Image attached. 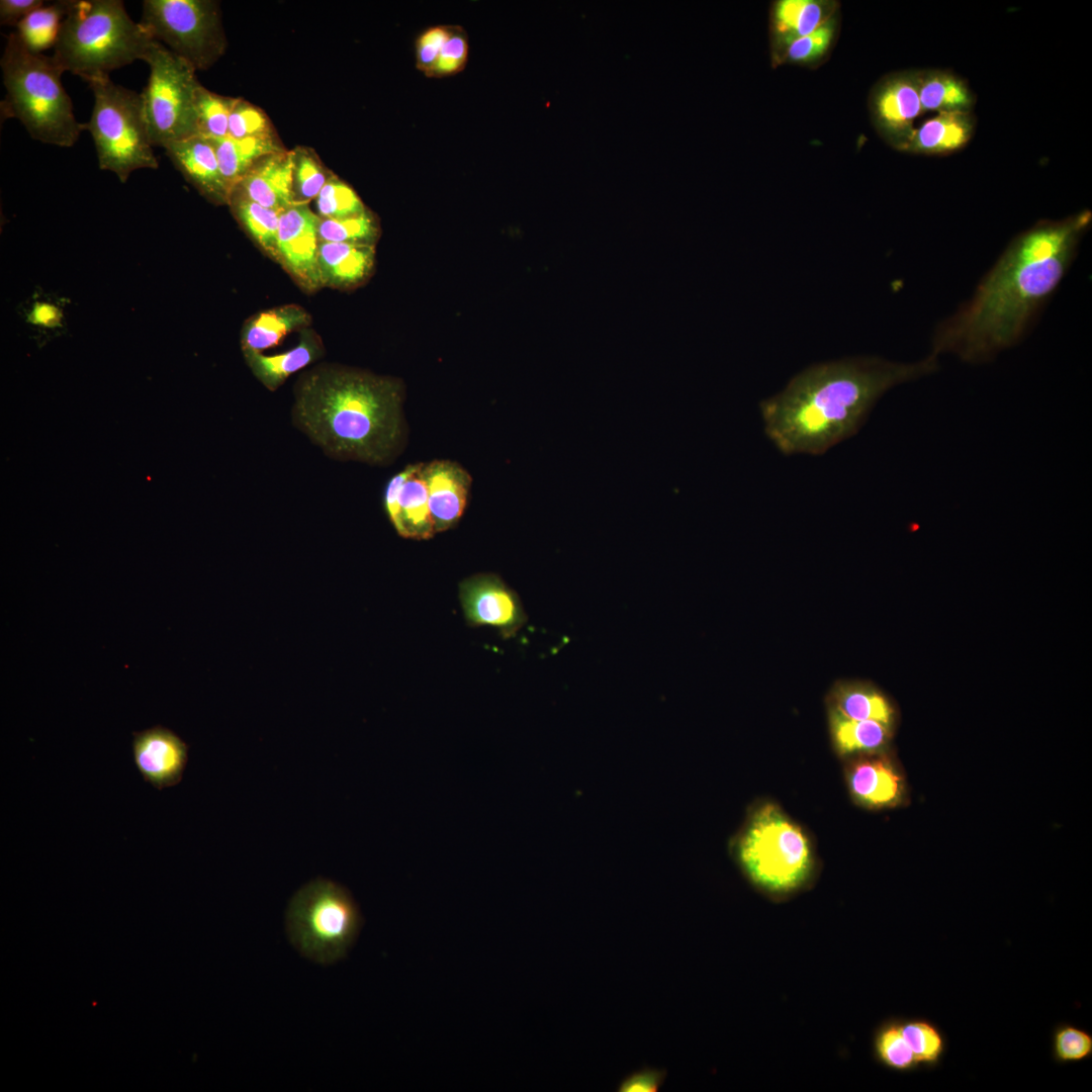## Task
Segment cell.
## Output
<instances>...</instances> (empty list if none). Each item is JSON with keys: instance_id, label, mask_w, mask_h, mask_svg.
Masks as SVG:
<instances>
[{"instance_id": "obj_1", "label": "cell", "mask_w": 1092, "mask_h": 1092, "mask_svg": "<svg viewBox=\"0 0 1092 1092\" xmlns=\"http://www.w3.org/2000/svg\"><path fill=\"white\" fill-rule=\"evenodd\" d=\"M1091 218L1083 210L1017 235L973 296L936 326L930 353L984 364L1017 345L1070 269Z\"/></svg>"}, {"instance_id": "obj_2", "label": "cell", "mask_w": 1092, "mask_h": 1092, "mask_svg": "<svg viewBox=\"0 0 1092 1092\" xmlns=\"http://www.w3.org/2000/svg\"><path fill=\"white\" fill-rule=\"evenodd\" d=\"M938 369L931 353L910 363L856 356L812 364L760 401L764 434L786 456L822 455L856 435L888 390Z\"/></svg>"}, {"instance_id": "obj_3", "label": "cell", "mask_w": 1092, "mask_h": 1092, "mask_svg": "<svg viewBox=\"0 0 1092 1092\" xmlns=\"http://www.w3.org/2000/svg\"><path fill=\"white\" fill-rule=\"evenodd\" d=\"M402 402L403 386L395 378L323 364L295 384L292 418L334 458L386 464L403 446Z\"/></svg>"}, {"instance_id": "obj_4", "label": "cell", "mask_w": 1092, "mask_h": 1092, "mask_svg": "<svg viewBox=\"0 0 1092 1092\" xmlns=\"http://www.w3.org/2000/svg\"><path fill=\"white\" fill-rule=\"evenodd\" d=\"M157 43L121 0H74L53 58L63 72L90 82L136 60L146 62Z\"/></svg>"}, {"instance_id": "obj_5", "label": "cell", "mask_w": 1092, "mask_h": 1092, "mask_svg": "<svg viewBox=\"0 0 1092 1092\" xmlns=\"http://www.w3.org/2000/svg\"><path fill=\"white\" fill-rule=\"evenodd\" d=\"M6 98L1 111L17 118L35 141L70 148L84 130L53 56L29 50L16 32L7 36L0 61Z\"/></svg>"}, {"instance_id": "obj_6", "label": "cell", "mask_w": 1092, "mask_h": 1092, "mask_svg": "<svg viewBox=\"0 0 1092 1092\" xmlns=\"http://www.w3.org/2000/svg\"><path fill=\"white\" fill-rule=\"evenodd\" d=\"M746 876L762 889L787 893L801 886L812 868L810 843L802 829L776 805L756 809L734 848Z\"/></svg>"}, {"instance_id": "obj_7", "label": "cell", "mask_w": 1092, "mask_h": 1092, "mask_svg": "<svg viewBox=\"0 0 1092 1092\" xmlns=\"http://www.w3.org/2000/svg\"><path fill=\"white\" fill-rule=\"evenodd\" d=\"M88 83L94 104L84 129L94 141L99 168L114 173L121 183L133 171L158 169L141 93L113 83L109 77Z\"/></svg>"}, {"instance_id": "obj_8", "label": "cell", "mask_w": 1092, "mask_h": 1092, "mask_svg": "<svg viewBox=\"0 0 1092 1092\" xmlns=\"http://www.w3.org/2000/svg\"><path fill=\"white\" fill-rule=\"evenodd\" d=\"M285 924L291 944L302 957L331 965L346 957L359 934L362 917L347 889L315 879L291 898Z\"/></svg>"}, {"instance_id": "obj_9", "label": "cell", "mask_w": 1092, "mask_h": 1092, "mask_svg": "<svg viewBox=\"0 0 1092 1092\" xmlns=\"http://www.w3.org/2000/svg\"><path fill=\"white\" fill-rule=\"evenodd\" d=\"M146 63L150 75L141 96L153 147L165 148L197 134L195 95L200 83L196 70L160 42Z\"/></svg>"}, {"instance_id": "obj_10", "label": "cell", "mask_w": 1092, "mask_h": 1092, "mask_svg": "<svg viewBox=\"0 0 1092 1092\" xmlns=\"http://www.w3.org/2000/svg\"><path fill=\"white\" fill-rule=\"evenodd\" d=\"M139 21L153 39L195 70L208 69L223 54L218 4L209 0H145Z\"/></svg>"}, {"instance_id": "obj_11", "label": "cell", "mask_w": 1092, "mask_h": 1092, "mask_svg": "<svg viewBox=\"0 0 1092 1092\" xmlns=\"http://www.w3.org/2000/svg\"><path fill=\"white\" fill-rule=\"evenodd\" d=\"M872 122L880 136L902 151L923 114L919 99L917 70L891 73L872 89L869 97Z\"/></svg>"}, {"instance_id": "obj_12", "label": "cell", "mask_w": 1092, "mask_h": 1092, "mask_svg": "<svg viewBox=\"0 0 1092 1092\" xmlns=\"http://www.w3.org/2000/svg\"><path fill=\"white\" fill-rule=\"evenodd\" d=\"M321 217L308 203H295L282 210L279 218L278 260L304 289L322 285L318 268V226Z\"/></svg>"}, {"instance_id": "obj_13", "label": "cell", "mask_w": 1092, "mask_h": 1092, "mask_svg": "<svg viewBox=\"0 0 1092 1092\" xmlns=\"http://www.w3.org/2000/svg\"><path fill=\"white\" fill-rule=\"evenodd\" d=\"M459 598L469 625L497 628L504 637L514 636L527 617L518 595L492 573L469 576L459 584Z\"/></svg>"}, {"instance_id": "obj_14", "label": "cell", "mask_w": 1092, "mask_h": 1092, "mask_svg": "<svg viewBox=\"0 0 1092 1092\" xmlns=\"http://www.w3.org/2000/svg\"><path fill=\"white\" fill-rule=\"evenodd\" d=\"M422 466L407 465L389 479L384 490L389 521L398 535L414 540H427L436 534Z\"/></svg>"}, {"instance_id": "obj_15", "label": "cell", "mask_w": 1092, "mask_h": 1092, "mask_svg": "<svg viewBox=\"0 0 1092 1092\" xmlns=\"http://www.w3.org/2000/svg\"><path fill=\"white\" fill-rule=\"evenodd\" d=\"M187 744L161 725L132 732V756L143 780L157 790L180 783L188 758Z\"/></svg>"}, {"instance_id": "obj_16", "label": "cell", "mask_w": 1092, "mask_h": 1092, "mask_svg": "<svg viewBox=\"0 0 1092 1092\" xmlns=\"http://www.w3.org/2000/svg\"><path fill=\"white\" fill-rule=\"evenodd\" d=\"M422 473L436 534L455 527L467 506L470 474L457 462L446 459L423 463Z\"/></svg>"}, {"instance_id": "obj_17", "label": "cell", "mask_w": 1092, "mask_h": 1092, "mask_svg": "<svg viewBox=\"0 0 1092 1092\" xmlns=\"http://www.w3.org/2000/svg\"><path fill=\"white\" fill-rule=\"evenodd\" d=\"M164 149L174 166L205 198L216 204L230 202L232 190L222 177L208 138L195 134Z\"/></svg>"}, {"instance_id": "obj_18", "label": "cell", "mask_w": 1092, "mask_h": 1092, "mask_svg": "<svg viewBox=\"0 0 1092 1092\" xmlns=\"http://www.w3.org/2000/svg\"><path fill=\"white\" fill-rule=\"evenodd\" d=\"M262 206L284 210L293 196V154L281 151L261 159L233 190Z\"/></svg>"}, {"instance_id": "obj_19", "label": "cell", "mask_w": 1092, "mask_h": 1092, "mask_svg": "<svg viewBox=\"0 0 1092 1092\" xmlns=\"http://www.w3.org/2000/svg\"><path fill=\"white\" fill-rule=\"evenodd\" d=\"M838 4L829 0H777L770 10L772 55L776 58L789 43L813 32L836 14Z\"/></svg>"}, {"instance_id": "obj_20", "label": "cell", "mask_w": 1092, "mask_h": 1092, "mask_svg": "<svg viewBox=\"0 0 1092 1092\" xmlns=\"http://www.w3.org/2000/svg\"><path fill=\"white\" fill-rule=\"evenodd\" d=\"M976 119L972 112H940L915 127L902 152L947 155L972 139Z\"/></svg>"}, {"instance_id": "obj_21", "label": "cell", "mask_w": 1092, "mask_h": 1092, "mask_svg": "<svg viewBox=\"0 0 1092 1092\" xmlns=\"http://www.w3.org/2000/svg\"><path fill=\"white\" fill-rule=\"evenodd\" d=\"M373 245L320 242L318 268L323 286L348 288L365 280L374 265Z\"/></svg>"}, {"instance_id": "obj_22", "label": "cell", "mask_w": 1092, "mask_h": 1092, "mask_svg": "<svg viewBox=\"0 0 1092 1092\" xmlns=\"http://www.w3.org/2000/svg\"><path fill=\"white\" fill-rule=\"evenodd\" d=\"M323 347L312 331L303 330L293 349L272 356L245 351L246 362L256 378L269 390L277 389L288 376L322 356Z\"/></svg>"}, {"instance_id": "obj_23", "label": "cell", "mask_w": 1092, "mask_h": 1092, "mask_svg": "<svg viewBox=\"0 0 1092 1092\" xmlns=\"http://www.w3.org/2000/svg\"><path fill=\"white\" fill-rule=\"evenodd\" d=\"M918 93L923 111L972 112L976 96L968 83L950 71L917 70Z\"/></svg>"}, {"instance_id": "obj_24", "label": "cell", "mask_w": 1092, "mask_h": 1092, "mask_svg": "<svg viewBox=\"0 0 1092 1092\" xmlns=\"http://www.w3.org/2000/svg\"><path fill=\"white\" fill-rule=\"evenodd\" d=\"M309 314L296 304H286L262 311L251 318L241 335L243 352H260L276 346L283 337L296 329H304Z\"/></svg>"}, {"instance_id": "obj_25", "label": "cell", "mask_w": 1092, "mask_h": 1092, "mask_svg": "<svg viewBox=\"0 0 1092 1092\" xmlns=\"http://www.w3.org/2000/svg\"><path fill=\"white\" fill-rule=\"evenodd\" d=\"M209 140L215 150L222 177L232 193L261 159L284 151L275 136L236 140L228 135Z\"/></svg>"}, {"instance_id": "obj_26", "label": "cell", "mask_w": 1092, "mask_h": 1092, "mask_svg": "<svg viewBox=\"0 0 1092 1092\" xmlns=\"http://www.w3.org/2000/svg\"><path fill=\"white\" fill-rule=\"evenodd\" d=\"M849 786L853 796L871 806L895 803L901 794V779L884 760H864L852 766Z\"/></svg>"}, {"instance_id": "obj_27", "label": "cell", "mask_w": 1092, "mask_h": 1092, "mask_svg": "<svg viewBox=\"0 0 1092 1092\" xmlns=\"http://www.w3.org/2000/svg\"><path fill=\"white\" fill-rule=\"evenodd\" d=\"M831 708L853 720H873L890 726L894 711L876 690L856 682H839L831 693Z\"/></svg>"}, {"instance_id": "obj_28", "label": "cell", "mask_w": 1092, "mask_h": 1092, "mask_svg": "<svg viewBox=\"0 0 1092 1092\" xmlns=\"http://www.w3.org/2000/svg\"><path fill=\"white\" fill-rule=\"evenodd\" d=\"M829 727L835 747L841 754L875 751L889 738L890 726L873 720H853L831 707Z\"/></svg>"}, {"instance_id": "obj_29", "label": "cell", "mask_w": 1092, "mask_h": 1092, "mask_svg": "<svg viewBox=\"0 0 1092 1092\" xmlns=\"http://www.w3.org/2000/svg\"><path fill=\"white\" fill-rule=\"evenodd\" d=\"M229 203L239 222L254 241L269 256L278 260V228L282 210L262 206L238 193H232Z\"/></svg>"}, {"instance_id": "obj_30", "label": "cell", "mask_w": 1092, "mask_h": 1092, "mask_svg": "<svg viewBox=\"0 0 1092 1092\" xmlns=\"http://www.w3.org/2000/svg\"><path fill=\"white\" fill-rule=\"evenodd\" d=\"M74 0H59L28 14L16 26V34L35 53L54 48L60 27Z\"/></svg>"}, {"instance_id": "obj_31", "label": "cell", "mask_w": 1092, "mask_h": 1092, "mask_svg": "<svg viewBox=\"0 0 1092 1092\" xmlns=\"http://www.w3.org/2000/svg\"><path fill=\"white\" fill-rule=\"evenodd\" d=\"M900 1029L919 1068L933 1070L941 1064L947 1041L934 1022L924 1018L909 1019L900 1022Z\"/></svg>"}, {"instance_id": "obj_32", "label": "cell", "mask_w": 1092, "mask_h": 1092, "mask_svg": "<svg viewBox=\"0 0 1092 1092\" xmlns=\"http://www.w3.org/2000/svg\"><path fill=\"white\" fill-rule=\"evenodd\" d=\"M838 30L836 14L813 32L789 43L776 58L778 64L811 66L822 61L832 48Z\"/></svg>"}, {"instance_id": "obj_33", "label": "cell", "mask_w": 1092, "mask_h": 1092, "mask_svg": "<svg viewBox=\"0 0 1092 1092\" xmlns=\"http://www.w3.org/2000/svg\"><path fill=\"white\" fill-rule=\"evenodd\" d=\"M235 98L218 95L201 84L195 95L196 133L209 139L228 136Z\"/></svg>"}, {"instance_id": "obj_34", "label": "cell", "mask_w": 1092, "mask_h": 1092, "mask_svg": "<svg viewBox=\"0 0 1092 1092\" xmlns=\"http://www.w3.org/2000/svg\"><path fill=\"white\" fill-rule=\"evenodd\" d=\"M874 1051L878 1062L888 1069L897 1072H911L919 1069L898 1021L886 1022L877 1030L874 1037Z\"/></svg>"}, {"instance_id": "obj_35", "label": "cell", "mask_w": 1092, "mask_h": 1092, "mask_svg": "<svg viewBox=\"0 0 1092 1092\" xmlns=\"http://www.w3.org/2000/svg\"><path fill=\"white\" fill-rule=\"evenodd\" d=\"M377 236V222L367 210L343 218H322L318 226L321 242L373 245Z\"/></svg>"}, {"instance_id": "obj_36", "label": "cell", "mask_w": 1092, "mask_h": 1092, "mask_svg": "<svg viewBox=\"0 0 1092 1092\" xmlns=\"http://www.w3.org/2000/svg\"><path fill=\"white\" fill-rule=\"evenodd\" d=\"M293 154V196L297 203L316 198L329 177L312 150L297 148Z\"/></svg>"}, {"instance_id": "obj_37", "label": "cell", "mask_w": 1092, "mask_h": 1092, "mask_svg": "<svg viewBox=\"0 0 1092 1092\" xmlns=\"http://www.w3.org/2000/svg\"><path fill=\"white\" fill-rule=\"evenodd\" d=\"M1052 1057L1059 1065L1079 1063L1092 1057V1034L1068 1022L1057 1024L1052 1032Z\"/></svg>"}, {"instance_id": "obj_38", "label": "cell", "mask_w": 1092, "mask_h": 1092, "mask_svg": "<svg viewBox=\"0 0 1092 1092\" xmlns=\"http://www.w3.org/2000/svg\"><path fill=\"white\" fill-rule=\"evenodd\" d=\"M315 201L323 218H343L366 210L357 193L334 176L328 179Z\"/></svg>"}, {"instance_id": "obj_39", "label": "cell", "mask_w": 1092, "mask_h": 1092, "mask_svg": "<svg viewBox=\"0 0 1092 1092\" xmlns=\"http://www.w3.org/2000/svg\"><path fill=\"white\" fill-rule=\"evenodd\" d=\"M228 135L236 140L275 136L264 111L240 98H235L232 107Z\"/></svg>"}, {"instance_id": "obj_40", "label": "cell", "mask_w": 1092, "mask_h": 1092, "mask_svg": "<svg viewBox=\"0 0 1092 1092\" xmlns=\"http://www.w3.org/2000/svg\"><path fill=\"white\" fill-rule=\"evenodd\" d=\"M467 56V42L460 34H450L440 51L438 59L431 73L435 75H448L458 71L465 63Z\"/></svg>"}, {"instance_id": "obj_41", "label": "cell", "mask_w": 1092, "mask_h": 1092, "mask_svg": "<svg viewBox=\"0 0 1092 1092\" xmlns=\"http://www.w3.org/2000/svg\"><path fill=\"white\" fill-rule=\"evenodd\" d=\"M450 31L444 27H434L427 30L419 39L417 48L418 63L421 69L431 72L444 43L450 36Z\"/></svg>"}, {"instance_id": "obj_42", "label": "cell", "mask_w": 1092, "mask_h": 1092, "mask_svg": "<svg viewBox=\"0 0 1092 1092\" xmlns=\"http://www.w3.org/2000/svg\"><path fill=\"white\" fill-rule=\"evenodd\" d=\"M663 1069L644 1067L626 1076L618 1086L619 1092H657L664 1082Z\"/></svg>"}, {"instance_id": "obj_43", "label": "cell", "mask_w": 1092, "mask_h": 1092, "mask_svg": "<svg viewBox=\"0 0 1092 1092\" xmlns=\"http://www.w3.org/2000/svg\"><path fill=\"white\" fill-rule=\"evenodd\" d=\"M43 5L42 0H1L0 23L17 26L28 14Z\"/></svg>"}, {"instance_id": "obj_44", "label": "cell", "mask_w": 1092, "mask_h": 1092, "mask_svg": "<svg viewBox=\"0 0 1092 1092\" xmlns=\"http://www.w3.org/2000/svg\"><path fill=\"white\" fill-rule=\"evenodd\" d=\"M26 321L28 324L54 329L63 324V311L54 303L48 301H35L30 307Z\"/></svg>"}]
</instances>
